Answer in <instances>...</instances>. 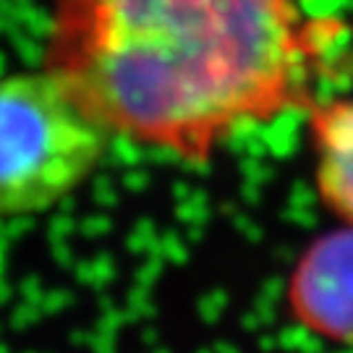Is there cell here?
<instances>
[{"label":"cell","instance_id":"cell-1","mask_svg":"<svg viewBox=\"0 0 353 353\" xmlns=\"http://www.w3.org/2000/svg\"><path fill=\"white\" fill-rule=\"evenodd\" d=\"M338 37L296 0H52L42 68L110 139L207 163L239 128L312 110Z\"/></svg>","mask_w":353,"mask_h":353},{"label":"cell","instance_id":"cell-2","mask_svg":"<svg viewBox=\"0 0 353 353\" xmlns=\"http://www.w3.org/2000/svg\"><path fill=\"white\" fill-rule=\"evenodd\" d=\"M108 141L45 68L0 76V217L63 202L97 170Z\"/></svg>","mask_w":353,"mask_h":353},{"label":"cell","instance_id":"cell-3","mask_svg":"<svg viewBox=\"0 0 353 353\" xmlns=\"http://www.w3.org/2000/svg\"><path fill=\"white\" fill-rule=\"evenodd\" d=\"M288 309L309 332L353 345V225L306 246L288 278Z\"/></svg>","mask_w":353,"mask_h":353},{"label":"cell","instance_id":"cell-4","mask_svg":"<svg viewBox=\"0 0 353 353\" xmlns=\"http://www.w3.org/2000/svg\"><path fill=\"white\" fill-rule=\"evenodd\" d=\"M316 154V189L330 210L353 225V97L309 110Z\"/></svg>","mask_w":353,"mask_h":353}]
</instances>
